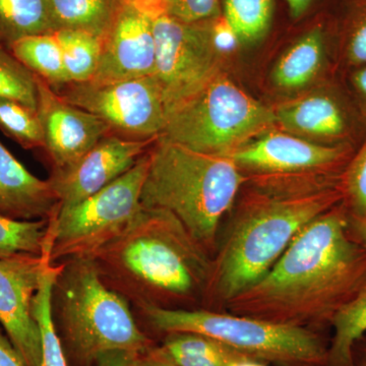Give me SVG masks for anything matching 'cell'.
<instances>
[{
    "instance_id": "cell-16",
    "label": "cell",
    "mask_w": 366,
    "mask_h": 366,
    "mask_svg": "<svg viewBox=\"0 0 366 366\" xmlns=\"http://www.w3.org/2000/svg\"><path fill=\"white\" fill-rule=\"evenodd\" d=\"M57 207L50 180L35 177L0 143V216L43 220L51 218Z\"/></svg>"
},
{
    "instance_id": "cell-7",
    "label": "cell",
    "mask_w": 366,
    "mask_h": 366,
    "mask_svg": "<svg viewBox=\"0 0 366 366\" xmlns=\"http://www.w3.org/2000/svg\"><path fill=\"white\" fill-rule=\"evenodd\" d=\"M276 124L274 109L245 93L223 71L171 110L157 139L230 156Z\"/></svg>"
},
{
    "instance_id": "cell-34",
    "label": "cell",
    "mask_w": 366,
    "mask_h": 366,
    "mask_svg": "<svg viewBox=\"0 0 366 366\" xmlns=\"http://www.w3.org/2000/svg\"><path fill=\"white\" fill-rule=\"evenodd\" d=\"M0 366H26L11 340L0 331Z\"/></svg>"
},
{
    "instance_id": "cell-15",
    "label": "cell",
    "mask_w": 366,
    "mask_h": 366,
    "mask_svg": "<svg viewBox=\"0 0 366 366\" xmlns=\"http://www.w3.org/2000/svg\"><path fill=\"white\" fill-rule=\"evenodd\" d=\"M156 41L153 18L143 9L122 2L103 43L93 84H110L155 76Z\"/></svg>"
},
{
    "instance_id": "cell-35",
    "label": "cell",
    "mask_w": 366,
    "mask_h": 366,
    "mask_svg": "<svg viewBox=\"0 0 366 366\" xmlns=\"http://www.w3.org/2000/svg\"><path fill=\"white\" fill-rule=\"evenodd\" d=\"M120 1L134 4L150 14L152 18L166 14L165 0H120Z\"/></svg>"
},
{
    "instance_id": "cell-36",
    "label": "cell",
    "mask_w": 366,
    "mask_h": 366,
    "mask_svg": "<svg viewBox=\"0 0 366 366\" xmlns=\"http://www.w3.org/2000/svg\"><path fill=\"white\" fill-rule=\"evenodd\" d=\"M144 366H179L170 360L161 350L160 347L154 346L143 355Z\"/></svg>"
},
{
    "instance_id": "cell-2",
    "label": "cell",
    "mask_w": 366,
    "mask_h": 366,
    "mask_svg": "<svg viewBox=\"0 0 366 366\" xmlns=\"http://www.w3.org/2000/svg\"><path fill=\"white\" fill-rule=\"evenodd\" d=\"M249 183L212 259L203 303L224 307L261 280L307 224L344 199L342 182L327 187Z\"/></svg>"
},
{
    "instance_id": "cell-39",
    "label": "cell",
    "mask_w": 366,
    "mask_h": 366,
    "mask_svg": "<svg viewBox=\"0 0 366 366\" xmlns=\"http://www.w3.org/2000/svg\"><path fill=\"white\" fill-rule=\"evenodd\" d=\"M352 83L358 93L366 98V66L353 74Z\"/></svg>"
},
{
    "instance_id": "cell-14",
    "label": "cell",
    "mask_w": 366,
    "mask_h": 366,
    "mask_svg": "<svg viewBox=\"0 0 366 366\" xmlns=\"http://www.w3.org/2000/svg\"><path fill=\"white\" fill-rule=\"evenodd\" d=\"M37 76V113L44 149L54 171L71 167L103 137L113 134L100 118L69 104L47 81Z\"/></svg>"
},
{
    "instance_id": "cell-29",
    "label": "cell",
    "mask_w": 366,
    "mask_h": 366,
    "mask_svg": "<svg viewBox=\"0 0 366 366\" xmlns=\"http://www.w3.org/2000/svg\"><path fill=\"white\" fill-rule=\"evenodd\" d=\"M0 129L24 148H44V134L37 110L20 102L0 98Z\"/></svg>"
},
{
    "instance_id": "cell-20",
    "label": "cell",
    "mask_w": 366,
    "mask_h": 366,
    "mask_svg": "<svg viewBox=\"0 0 366 366\" xmlns=\"http://www.w3.org/2000/svg\"><path fill=\"white\" fill-rule=\"evenodd\" d=\"M324 35L320 26L298 40L274 66V83L286 90L302 88L312 81L322 66Z\"/></svg>"
},
{
    "instance_id": "cell-8",
    "label": "cell",
    "mask_w": 366,
    "mask_h": 366,
    "mask_svg": "<svg viewBox=\"0 0 366 366\" xmlns=\"http://www.w3.org/2000/svg\"><path fill=\"white\" fill-rule=\"evenodd\" d=\"M150 152L136 165L84 201L56 209L49 219L48 247L52 264L92 257L124 230L142 208L141 194Z\"/></svg>"
},
{
    "instance_id": "cell-41",
    "label": "cell",
    "mask_w": 366,
    "mask_h": 366,
    "mask_svg": "<svg viewBox=\"0 0 366 366\" xmlns=\"http://www.w3.org/2000/svg\"><path fill=\"white\" fill-rule=\"evenodd\" d=\"M355 366H366V348L363 349L360 355L355 354Z\"/></svg>"
},
{
    "instance_id": "cell-4",
    "label": "cell",
    "mask_w": 366,
    "mask_h": 366,
    "mask_svg": "<svg viewBox=\"0 0 366 366\" xmlns=\"http://www.w3.org/2000/svg\"><path fill=\"white\" fill-rule=\"evenodd\" d=\"M247 182L230 156L157 139L150 151L141 204L170 212L199 245L215 254L221 222Z\"/></svg>"
},
{
    "instance_id": "cell-37",
    "label": "cell",
    "mask_w": 366,
    "mask_h": 366,
    "mask_svg": "<svg viewBox=\"0 0 366 366\" xmlns=\"http://www.w3.org/2000/svg\"><path fill=\"white\" fill-rule=\"evenodd\" d=\"M349 224H350L351 235L353 236L354 239L357 240L360 244L366 247V220L350 215Z\"/></svg>"
},
{
    "instance_id": "cell-6",
    "label": "cell",
    "mask_w": 366,
    "mask_h": 366,
    "mask_svg": "<svg viewBox=\"0 0 366 366\" xmlns=\"http://www.w3.org/2000/svg\"><path fill=\"white\" fill-rule=\"evenodd\" d=\"M149 326L163 334L209 337L245 357L278 366H325L329 342L315 330L274 324L209 308H139Z\"/></svg>"
},
{
    "instance_id": "cell-12",
    "label": "cell",
    "mask_w": 366,
    "mask_h": 366,
    "mask_svg": "<svg viewBox=\"0 0 366 366\" xmlns=\"http://www.w3.org/2000/svg\"><path fill=\"white\" fill-rule=\"evenodd\" d=\"M49 254H19L0 259V324L26 366H40L42 347L33 300Z\"/></svg>"
},
{
    "instance_id": "cell-5",
    "label": "cell",
    "mask_w": 366,
    "mask_h": 366,
    "mask_svg": "<svg viewBox=\"0 0 366 366\" xmlns=\"http://www.w3.org/2000/svg\"><path fill=\"white\" fill-rule=\"evenodd\" d=\"M59 264L52 317L69 363L93 366L107 351L144 354L153 348L134 319L131 302L106 283L93 257H71Z\"/></svg>"
},
{
    "instance_id": "cell-1",
    "label": "cell",
    "mask_w": 366,
    "mask_h": 366,
    "mask_svg": "<svg viewBox=\"0 0 366 366\" xmlns=\"http://www.w3.org/2000/svg\"><path fill=\"white\" fill-rule=\"evenodd\" d=\"M343 202L307 224L268 273L228 301L230 314L317 330L365 287L366 247Z\"/></svg>"
},
{
    "instance_id": "cell-22",
    "label": "cell",
    "mask_w": 366,
    "mask_h": 366,
    "mask_svg": "<svg viewBox=\"0 0 366 366\" xmlns=\"http://www.w3.org/2000/svg\"><path fill=\"white\" fill-rule=\"evenodd\" d=\"M7 48L24 66L53 89L59 90L69 84L61 49L54 33L28 36L11 43Z\"/></svg>"
},
{
    "instance_id": "cell-25",
    "label": "cell",
    "mask_w": 366,
    "mask_h": 366,
    "mask_svg": "<svg viewBox=\"0 0 366 366\" xmlns=\"http://www.w3.org/2000/svg\"><path fill=\"white\" fill-rule=\"evenodd\" d=\"M54 35L69 84L90 81L97 71L104 40L79 31L60 30Z\"/></svg>"
},
{
    "instance_id": "cell-33",
    "label": "cell",
    "mask_w": 366,
    "mask_h": 366,
    "mask_svg": "<svg viewBox=\"0 0 366 366\" xmlns=\"http://www.w3.org/2000/svg\"><path fill=\"white\" fill-rule=\"evenodd\" d=\"M347 56L351 64H366V20L360 24L351 35Z\"/></svg>"
},
{
    "instance_id": "cell-23",
    "label": "cell",
    "mask_w": 366,
    "mask_h": 366,
    "mask_svg": "<svg viewBox=\"0 0 366 366\" xmlns=\"http://www.w3.org/2000/svg\"><path fill=\"white\" fill-rule=\"evenodd\" d=\"M54 33L48 0H0V44Z\"/></svg>"
},
{
    "instance_id": "cell-27",
    "label": "cell",
    "mask_w": 366,
    "mask_h": 366,
    "mask_svg": "<svg viewBox=\"0 0 366 366\" xmlns=\"http://www.w3.org/2000/svg\"><path fill=\"white\" fill-rule=\"evenodd\" d=\"M49 219L19 221L0 216V259L19 254H42Z\"/></svg>"
},
{
    "instance_id": "cell-18",
    "label": "cell",
    "mask_w": 366,
    "mask_h": 366,
    "mask_svg": "<svg viewBox=\"0 0 366 366\" xmlns=\"http://www.w3.org/2000/svg\"><path fill=\"white\" fill-rule=\"evenodd\" d=\"M54 32L79 31L105 40L117 18L120 0H48Z\"/></svg>"
},
{
    "instance_id": "cell-13",
    "label": "cell",
    "mask_w": 366,
    "mask_h": 366,
    "mask_svg": "<svg viewBox=\"0 0 366 366\" xmlns=\"http://www.w3.org/2000/svg\"><path fill=\"white\" fill-rule=\"evenodd\" d=\"M157 139H129L110 134L71 167L54 171L51 182L59 207L72 206L93 196L132 169Z\"/></svg>"
},
{
    "instance_id": "cell-19",
    "label": "cell",
    "mask_w": 366,
    "mask_h": 366,
    "mask_svg": "<svg viewBox=\"0 0 366 366\" xmlns=\"http://www.w3.org/2000/svg\"><path fill=\"white\" fill-rule=\"evenodd\" d=\"M330 327L333 336L325 366H355L356 346L366 334V284L335 315Z\"/></svg>"
},
{
    "instance_id": "cell-21",
    "label": "cell",
    "mask_w": 366,
    "mask_h": 366,
    "mask_svg": "<svg viewBox=\"0 0 366 366\" xmlns=\"http://www.w3.org/2000/svg\"><path fill=\"white\" fill-rule=\"evenodd\" d=\"M160 349L179 366H230L247 358L209 337L184 332L166 334Z\"/></svg>"
},
{
    "instance_id": "cell-24",
    "label": "cell",
    "mask_w": 366,
    "mask_h": 366,
    "mask_svg": "<svg viewBox=\"0 0 366 366\" xmlns=\"http://www.w3.org/2000/svg\"><path fill=\"white\" fill-rule=\"evenodd\" d=\"M59 268V264L52 262L46 266L33 300V315L39 327L42 347L40 366H69L52 317L53 284Z\"/></svg>"
},
{
    "instance_id": "cell-32",
    "label": "cell",
    "mask_w": 366,
    "mask_h": 366,
    "mask_svg": "<svg viewBox=\"0 0 366 366\" xmlns=\"http://www.w3.org/2000/svg\"><path fill=\"white\" fill-rule=\"evenodd\" d=\"M143 355L134 351L115 349L98 356L93 366H144Z\"/></svg>"
},
{
    "instance_id": "cell-10",
    "label": "cell",
    "mask_w": 366,
    "mask_h": 366,
    "mask_svg": "<svg viewBox=\"0 0 366 366\" xmlns=\"http://www.w3.org/2000/svg\"><path fill=\"white\" fill-rule=\"evenodd\" d=\"M59 94L69 104L102 119L118 136L157 139L165 127V103L154 76L110 84L71 83Z\"/></svg>"
},
{
    "instance_id": "cell-26",
    "label": "cell",
    "mask_w": 366,
    "mask_h": 366,
    "mask_svg": "<svg viewBox=\"0 0 366 366\" xmlns=\"http://www.w3.org/2000/svg\"><path fill=\"white\" fill-rule=\"evenodd\" d=\"M224 18L240 42L252 44L268 33L273 0H224Z\"/></svg>"
},
{
    "instance_id": "cell-40",
    "label": "cell",
    "mask_w": 366,
    "mask_h": 366,
    "mask_svg": "<svg viewBox=\"0 0 366 366\" xmlns=\"http://www.w3.org/2000/svg\"><path fill=\"white\" fill-rule=\"evenodd\" d=\"M230 366H267L266 363L261 361L250 360V358H243V360L235 361Z\"/></svg>"
},
{
    "instance_id": "cell-11",
    "label": "cell",
    "mask_w": 366,
    "mask_h": 366,
    "mask_svg": "<svg viewBox=\"0 0 366 366\" xmlns=\"http://www.w3.org/2000/svg\"><path fill=\"white\" fill-rule=\"evenodd\" d=\"M230 157L247 177L291 180H339L350 150L327 146L282 132H267Z\"/></svg>"
},
{
    "instance_id": "cell-17",
    "label": "cell",
    "mask_w": 366,
    "mask_h": 366,
    "mask_svg": "<svg viewBox=\"0 0 366 366\" xmlns=\"http://www.w3.org/2000/svg\"><path fill=\"white\" fill-rule=\"evenodd\" d=\"M274 112L277 124L291 132L330 139L340 137L346 132L343 110L327 96L315 95L292 101Z\"/></svg>"
},
{
    "instance_id": "cell-9",
    "label": "cell",
    "mask_w": 366,
    "mask_h": 366,
    "mask_svg": "<svg viewBox=\"0 0 366 366\" xmlns=\"http://www.w3.org/2000/svg\"><path fill=\"white\" fill-rule=\"evenodd\" d=\"M212 21L189 24L167 14L153 18L154 78L162 93L166 115L223 72Z\"/></svg>"
},
{
    "instance_id": "cell-28",
    "label": "cell",
    "mask_w": 366,
    "mask_h": 366,
    "mask_svg": "<svg viewBox=\"0 0 366 366\" xmlns=\"http://www.w3.org/2000/svg\"><path fill=\"white\" fill-rule=\"evenodd\" d=\"M0 98L11 99L37 110V76L9 48L0 44Z\"/></svg>"
},
{
    "instance_id": "cell-31",
    "label": "cell",
    "mask_w": 366,
    "mask_h": 366,
    "mask_svg": "<svg viewBox=\"0 0 366 366\" xmlns=\"http://www.w3.org/2000/svg\"><path fill=\"white\" fill-rule=\"evenodd\" d=\"M166 14L184 23H201L220 16L219 0H165Z\"/></svg>"
},
{
    "instance_id": "cell-38",
    "label": "cell",
    "mask_w": 366,
    "mask_h": 366,
    "mask_svg": "<svg viewBox=\"0 0 366 366\" xmlns=\"http://www.w3.org/2000/svg\"><path fill=\"white\" fill-rule=\"evenodd\" d=\"M286 1H287L289 9H290L291 16L293 18H300L307 11L312 0H286Z\"/></svg>"
},
{
    "instance_id": "cell-3",
    "label": "cell",
    "mask_w": 366,
    "mask_h": 366,
    "mask_svg": "<svg viewBox=\"0 0 366 366\" xmlns=\"http://www.w3.org/2000/svg\"><path fill=\"white\" fill-rule=\"evenodd\" d=\"M110 287L137 308L203 301L211 254L165 209L144 208L93 255Z\"/></svg>"
},
{
    "instance_id": "cell-30",
    "label": "cell",
    "mask_w": 366,
    "mask_h": 366,
    "mask_svg": "<svg viewBox=\"0 0 366 366\" xmlns=\"http://www.w3.org/2000/svg\"><path fill=\"white\" fill-rule=\"evenodd\" d=\"M342 189L349 214L366 220V143L349 161L342 177Z\"/></svg>"
}]
</instances>
